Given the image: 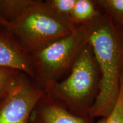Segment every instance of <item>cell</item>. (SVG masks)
<instances>
[{
	"instance_id": "6da1fadb",
	"label": "cell",
	"mask_w": 123,
	"mask_h": 123,
	"mask_svg": "<svg viewBox=\"0 0 123 123\" xmlns=\"http://www.w3.org/2000/svg\"><path fill=\"white\" fill-rule=\"evenodd\" d=\"M82 25L100 74L99 93L90 116L93 119L107 117L119 95L123 74V32L102 12Z\"/></svg>"
},
{
	"instance_id": "7a4b0ae2",
	"label": "cell",
	"mask_w": 123,
	"mask_h": 123,
	"mask_svg": "<svg viewBox=\"0 0 123 123\" xmlns=\"http://www.w3.org/2000/svg\"><path fill=\"white\" fill-rule=\"evenodd\" d=\"M100 74L93 51L87 43L63 79L46 85V95L59 101L73 114L89 117L99 93Z\"/></svg>"
},
{
	"instance_id": "3957f363",
	"label": "cell",
	"mask_w": 123,
	"mask_h": 123,
	"mask_svg": "<svg viewBox=\"0 0 123 123\" xmlns=\"http://www.w3.org/2000/svg\"><path fill=\"white\" fill-rule=\"evenodd\" d=\"M78 26L53 11L45 1L34 2L8 29L30 54L71 33Z\"/></svg>"
},
{
	"instance_id": "277c9868",
	"label": "cell",
	"mask_w": 123,
	"mask_h": 123,
	"mask_svg": "<svg viewBox=\"0 0 123 123\" xmlns=\"http://www.w3.org/2000/svg\"><path fill=\"white\" fill-rule=\"evenodd\" d=\"M87 43L85 30L80 25L70 34L31 53L35 72L34 80L38 86L43 90L48 84L65 78Z\"/></svg>"
},
{
	"instance_id": "5b68a950",
	"label": "cell",
	"mask_w": 123,
	"mask_h": 123,
	"mask_svg": "<svg viewBox=\"0 0 123 123\" xmlns=\"http://www.w3.org/2000/svg\"><path fill=\"white\" fill-rule=\"evenodd\" d=\"M44 91L22 73L11 90L0 98V123H29L31 114Z\"/></svg>"
},
{
	"instance_id": "8992f818",
	"label": "cell",
	"mask_w": 123,
	"mask_h": 123,
	"mask_svg": "<svg viewBox=\"0 0 123 123\" xmlns=\"http://www.w3.org/2000/svg\"><path fill=\"white\" fill-rule=\"evenodd\" d=\"M0 68L19 71L34 78L31 54L8 29H0Z\"/></svg>"
},
{
	"instance_id": "52a82bcc",
	"label": "cell",
	"mask_w": 123,
	"mask_h": 123,
	"mask_svg": "<svg viewBox=\"0 0 123 123\" xmlns=\"http://www.w3.org/2000/svg\"><path fill=\"white\" fill-rule=\"evenodd\" d=\"M91 117L76 116L59 101L44 94L31 114L29 123H94Z\"/></svg>"
},
{
	"instance_id": "ba28073f",
	"label": "cell",
	"mask_w": 123,
	"mask_h": 123,
	"mask_svg": "<svg viewBox=\"0 0 123 123\" xmlns=\"http://www.w3.org/2000/svg\"><path fill=\"white\" fill-rule=\"evenodd\" d=\"M35 0H0V17L13 22L22 15Z\"/></svg>"
},
{
	"instance_id": "9c48e42d",
	"label": "cell",
	"mask_w": 123,
	"mask_h": 123,
	"mask_svg": "<svg viewBox=\"0 0 123 123\" xmlns=\"http://www.w3.org/2000/svg\"><path fill=\"white\" fill-rule=\"evenodd\" d=\"M100 13L93 0H77L70 19L74 24L79 26L88 22Z\"/></svg>"
},
{
	"instance_id": "30bf717a",
	"label": "cell",
	"mask_w": 123,
	"mask_h": 123,
	"mask_svg": "<svg viewBox=\"0 0 123 123\" xmlns=\"http://www.w3.org/2000/svg\"><path fill=\"white\" fill-rule=\"evenodd\" d=\"M98 10L111 18L123 32V0H93Z\"/></svg>"
},
{
	"instance_id": "8fae6325",
	"label": "cell",
	"mask_w": 123,
	"mask_h": 123,
	"mask_svg": "<svg viewBox=\"0 0 123 123\" xmlns=\"http://www.w3.org/2000/svg\"><path fill=\"white\" fill-rule=\"evenodd\" d=\"M21 73L22 72L13 69L0 68V98L11 90Z\"/></svg>"
},
{
	"instance_id": "7c38bea8",
	"label": "cell",
	"mask_w": 123,
	"mask_h": 123,
	"mask_svg": "<svg viewBox=\"0 0 123 123\" xmlns=\"http://www.w3.org/2000/svg\"><path fill=\"white\" fill-rule=\"evenodd\" d=\"M95 123H123V74L117 100L111 113L107 117L100 118Z\"/></svg>"
},
{
	"instance_id": "4fadbf2b",
	"label": "cell",
	"mask_w": 123,
	"mask_h": 123,
	"mask_svg": "<svg viewBox=\"0 0 123 123\" xmlns=\"http://www.w3.org/2000/svg\"><path fill=\"white\" fill-rule=\"evenodd\" d=\"M77 0H46L45 2L53 11L61 16L70 18ZM71 20V19H70Z\"/></svg>"
},
{
	"instance_id": "5bb4252c",
	"label": "cell",
	"mask_w": 123,
	"mask_h": 123,
	"mask_svg": "<svg viewBox=\"0 0 123 123\" xmlns=\"http://www.w3.org/2000/svg\"><path fill=\"white\" fill-rule=\"evenodd\" d=\"M10 24L0 17V29H9Z\"/></svg>"
}]
</instances>
